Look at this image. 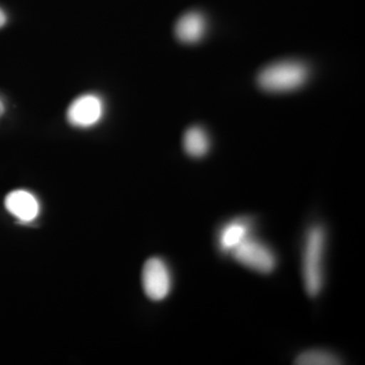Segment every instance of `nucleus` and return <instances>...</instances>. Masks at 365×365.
<instances>
[{
	"instance_id": "obj_12",
	"label": "nucleus",
	"mask_w": 365,
	"mask_h": 365,
	"mask_svg": "<svg viewBox=\"0 0 365 365\" xmlns=\"http://www.w3.org/2000/svg\"><path fill=\"white\" fill-rule=\"evenodd\" d=\"M4 110H6V107H4V102H2L1 100H0V117L4 115Z\"/></svg>"
},
{
	"instance_id": "obj_4",
	"label": "nucleus",
	"mask_w": 365,
	"mask_h": 365,
	"mask_svg": "<svg viewBox=\"0 0 365 365\" xmlns=\"http://www.w3.org/2000/svg\"><path fill=\"white\" fill-rule=\"evenodd\" d=\"M105 105L96 93H85L76 98L67 110V120L78 128H90L104 116Z\"/></svg>"
},
{
	"instance_id": "obj_11",
	"label": "nucleus",
	"mask_w": 365,
	"mask_h": 365,
	"mask_svg": "<svg viewBox=\"0 0 365 365\" xmlns=\"http://www.w3.org/2000/svg\"><path fill=\"white\" fill-rule=\"evenodd\" d=\"M7 21V16L6 13L0 9V29L2 28L4 25H6Z\"/></svg>"
},
{
	"instance_id": "obj_1",
	"label": "nucleus",
	"mask_w": 365,
	"mask_h": 365,
	"mask_svg": "<svg viewBox=\"0 0 365 365\" xmlns=\"http://www.w3.org/2000/svg\"><path fill=\"white\" fill-rule=\"evenodd\" d=\"M309 71L304 63L294 60L275 62L262 69L257 76V83L262 90L281 93L295 90L304 85Z\"/></svg>"
},
{
	"instance_id": "obj_10",
	"label": "nucleus",
	"mask_w": 365,
	"mask_h": 365,
	"mask_svg": "<svg viewBox=\"0 0 365 365\" xmlns=\"http://www.w3.org/2000/svg\"><path fill=\"white\" fill-rule=\"evenodd\" d=\"M297 365H337L341 364L339 357L325 350H309L300 353L295 359Z\"/></svg>"
},
{
	"instance_id": "obj_2",
	"label": "nucleus",
	"mask_w": 365,
	"mask_h": 365,
	"mask_svg": "<svg viewBox=\"0 0 365 365\" xmlns=\"http://www.w3.org/2000/svg\"><path fill=\"white\" fill-rule=\"evenodd\" d=\"M325 242V232L321 227H314L307 232L302 271H304L306 290L311 297H318L323 288V258Z\"/></svg>"
},
{
	"instance_id": "obj_7",
	"label": "nucleus",
	"mask_w": 365,
	"mask_h": 365,
	"mask_svg": "<svg viewBox=\"0 0 365 365\" xmlns=\"http://www.w3.org/2000/svg\"><path fill=\"white\" fill-rule=\"evenodd\" d=\"M205 31V21L198 13L184 14L175 26V35L182 43H195L202 38Z\"/></svg>"
},
{
	"instance_id": "obj_8",
	"label": "nucleus",
	"mask_w": 365,
	"mask_h": 365,
	"mask_svg": "<svg viewBox=\"0 0 365 365\" xmlns=\"http://www.w3.org/2000/svg\"><path fill=\"white\" fill-rule=\"evenodd\" d=\"M249 225L242 220H235L222 228L220 235V248L223 251L232 252L248 237Z\"/></svg>"
},
{
	"instance_id": "obj_9",
	"label": "nucleus",
	"mask_w": 365,
	"mask_h": 365,
	"mask_svg": "<svg viewBox=\"0 0 365 365\" xmlns=\"http://www.w3.org/2000/svg\"><path fill=\"white\" fill-rule=\"evenodd\" d=\"M184 150L193 158H202L209 150L208 137L200 127H191L182 138Z\"/></svg>"
},
{
	"instance_id": "obj_6",
	"label": "nucleus",
	"mask_w": 365,
	"mask_h": 365,
	"mask_svg": "<svg viewBox=\"0 0 365 365\" xmlns=\"http://www.w3.org/2000/svg\"><path fill=\"white\" fill-rule=\"evenodd\" d=\"M6 207L21 222H33L40 212V204L36 196L26 190L11 192L6 198Z\"/></svg>"
},
{
	"instance_id": "obj_5",
	"label": "nucleus",
	"mask_w": 365,
	"mask_h": 365,
	"mask_svg": "<svg viewBox=\"0 0 365 365\" xmlns=\"http://www.w3.org/2000/svg\"><path fill=\"white\" fill-rule=\"evenodd\" d=\"M143 287L146 297L155 302L165 299L172 287L169 268L160 258L145 262L143 269Z\"/></svg>"
},
{
	"instance_id": "obj_3",
	"label": "nucleus",
	"mask_w": 365,
	"mask_h": 365,
	"mask_svg": "<svg viewBox=\"0 0 365 365\" xmlns=\"http://www.w3.org/2000/svg\"><path fill=\"white\" fill-rule=\"evenodd\" d=\"M232 252L235 260L256 272L269 274L275 268L276 258L272 250L256 240L246 237Z\"/></svg>"
}]
</instances>
